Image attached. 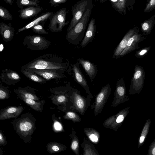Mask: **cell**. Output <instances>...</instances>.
<instances>
[{"label":"cell","mask_w":155,"mask_h":155,"mask_svg":"<svg viewBox=\"0 0 155 155\" xmlns=\"http://www.w3.org/2000/svg\"><path fill=\"white\" fill-rule=\"evenodd\" d=\"M69 67V62L58 55L44 54L23 66L25 69H54L64 72Z\"/></svg>","instance_id":"1"},{"label":"cell","mask_w":155,"mask_h":155,"mask_svg":"<svg viewBox=\"0 0 155 155\" xmlns=\"http://www.w3.org/2000/svg\"><path fill=\"white\" fill-rule=\"evenodd\" d=\"M10 123L17 134L24 142L26 143L30 141L35 129V123L30 113L23 114Z\"/></svg>","instance_id":"2"},{"label":"cell","mask_w":155,"mask_h":155,"mask_svg":"<svg viewBox=\"0 0 155 155\" xmlns=\"http://www.w3.org/2000/svg\"><path fill=\"white\" fill-rule=\"evenodd\" d=\"M93 8L91 4L75 26L67 31L66 39L70 44L78 45L81 43L84 35L85 29Z\"/></svg>","instance_id":"3"},{"label":"cell","mask_w":155,"mask_h":155,"mask_svg":"<svg viewBox=\"0 0 155 155\" xmlns=\"http://www.w3.org/2000/svg\"><path fill=\"white\" fill-rule=\"evenodd\" d=\"M68 12L65 8H63L53 12L49 18L50 22L48 29L53 32L61 31L64 27L67 25L69 21H66Z\"/></svg>","instance_id":"4"},{"label":"cell","mask_w":155,"mask_h":155,"mask_svg":"<svg viewBox=\"0 0 155 155\" xmlns=\"http://www.w3.org/2000/svg\"><path fill=\"white\" fill-rule=\"evenodd\" d=\"M134 70L129 91L130 95L139 94L143 86L145 78V72L142 66L136 65Z\"/></svg>","instance_id":"5"},{"label":"cell","mask_w":155,"mask_h":155,"mask_svg":"<svg viewBox=\"0 0 155 155\" xmlns=\"http://www.w3.org/2000/svg\"><path fill=\"white\" fill-rule=\"evenodd\" d=\"M23 43L27 48L33 50H45L51 44V42L45 37L39 35L26 36Z\"/></svg>","instance_id":"6"},{"label":"cell","mask_w":155,"mask_h":155,"mask_svg":"<svg viewBox=\"0 0 155 155\" xmlns=\"http://www.w3.org/2000/svg\"><path fill=\"white\" fill-rule=\"evenodd\" d=\"M91 0H81L72 5L71 9L72 18L68 28L67 31L77 24L91 4Z\"/></svg>","instance_id":"7"},{"label":"cell","mask_w":155,"mask_h":155,"mask_svg":"<svg viewBox=\"0 0 155 155\" xmlns=\"http://www.w3.org/2000/svg\"><path fill=\"white\" fill-rule=\"evenodd\" d=\"M111 91L109 84L102 86L96 96L95 101L92 105L94 113L97 115L101 113L109 98Z\"/></svg>","instance_id":"8"},{"label":"cell","mask_w":155,"mask_h":155,"mask_svg":"<svg viewBox=\"0 0 155 155\" xmlns=\"http://www.w3.org/2000/svg\"><path fill=\"white\" fill-rule=\"evenodd\" d=\"M130 107H128L123 109L107 119L103 123L104 127L117 131L121 126L122 122L128 114Z\"/></svg>","instance_id":"9"},{"label":"cell","mask_w":155,"mask_h":155,"mask_svg":"<svg viewBox=\"0 0 155 155\" xmlns=\"http://www.w3.org/2000/svg\"><path fill=\"white\" fill-rule=\"evenodd\" d=\"M129 98L126 95L125 81L122 78L117 81L114 93V96L111 106L117 107L118 105L128 101Z\"/></svg>","instance_id":"10"},{"label":"cell","mask_w":155,"mask_h":155,"mask_svg":"<svg viewBox=\"0 0 155 155\" xmlns=\"http://www.w3.org/2000/svg\"><path fill=\"white\" fill-rule=\"evenodd\" d=\"M47 80L62 78L65 76L64 72L54 69H25Z\"/></svg>","instance_id":"11"},{"label":"cell","mask_w":155,"mask_h":155,"mask_svg":"<svg viewBox=\"0 0 155 155\" xmlns=\"http://www.w3.org/2000/svg\"><path fill=\"white\" fill-rule=\"evenodd\" d=\"M24 109L21 106H10L4 107L0 110V120L18 117Z\"/></svg>","instance_id":"12"},{"label":"cell","mask_w":155,"mask_h":155,"mask_svg":"<svg viewBox=\"0 0 155 155\" xmlns=\"http://www.w3.org/2000/svg\"><path fill=\"white\" fill-rule=\"evenodd\" d=\"M146 39L142 34L136 33L128 40L127 45L120 54V57L123 56L132 51L139 48V43Z\"/></svg>","instance_id":"13"},{"label":"cell","mask_w":155,"mask_h":155,"mask_svg":"<svg viewBox=\"0 0 155 155\" xmlns=\"http://www.w3.org/2000/svg\"><path fill=\"white\" fill-rule=\"evenodd\" d=\"M73 73V77L75 81L86 91L90 95L91 97L92 96L91 93L89 89V87L87 81L81 72L80 67L78 62L74 64H71Z\"/></svg>","instance_id":"14"},{"label":"cell","mask_w":155,"mask_h":155,"mask_svg":"<svg viewBox=\"0 0 155 155\" xmlns=\"http://www.w3.org/2000/svg\"><path fill=\"white\" fill-rule=\"evenodd\" d=\"M139 30L135 28L128 30L114 51L113 58L118 59L126 47L129 39L134 35L138 33Z\"/></svg>","instance_id":"15"},{"label":"cell","mask_w":155,"mask_h":155,"mask_svg":"<svg viewBox=\"0 0 155 155\" xmlns=\"http://www.w3.org/2000/svg\"><path fill=\"white\" fill-rule=\"evenodd\" d=\"M78 61L89 77L91 82H92L98 72L97 65L89 60L83 58H79Z\"/></svg>","instance_id":"16"},{"label":"cell","mask_w":155,"mask_h":155,"mask_svg":"<svg viewBox=\"0 0 155 155\" xmlns=\"http://www.w3.org/2000/svg\"><path fill=\"white\" fill-rule=\"evenodd\" d=\"M95 20L93 18H92L88 24L84 36L81 43V47L82 48L84 47L91 42L95 36Z\"/></svg>","instance_id":"17"},{"label":"cell","mask_w":155,"mask_h":155,"mask_svg":"<svg viewBox=\"0 0 155 155\" xmlns=\"http://www.w3.org/2000/svg\"><path fill=\"white\" fill-rule=\"evenodd\" d=\"M15 32V29L10 23L0 22V34L5 41H10L13 39Z\"/></svg>","instance_id":"18"},{"label":"cell","mask_w":155,"mask_h":155,"mask_svg":"<svg viewBox=\"0 0 155 155\" xmlns=\"http://www.w3.org/2000/svg\"><path fill=\"white\" fill-rule=\"evenodd\" d=\"M42 7L38 6H29L23 8L19 11V17L22 19H26L33 17L40 13Z\"/></svg>","instance_id":"19"},{"label":"cell","mask_w":155,"mask_h":155,"mask_svg":"<svg viewBox=\"0 0 155 155\" xmlns=\"http://www.w3.org/2000/svg\"><path fill=\"white\" fill-rule=\"evenodd\" d=\"M72 98L76 109L81 114H84L86 107V101L76 91L73 93Z\"/></svg>","instance_id":"20"},{"label":"cell","mask_w":155,"mask_h":155,"mask_svg":"<svg viewBox=\"0 0 155 155\" xmlns=\"http://www.w3.org/2000/svg\"><path fill=\"white\" fill-rule=\"evenodd\" d=\"M53 12H48L44 14L24 26L19 28L18 30V32H20L22 31L31 28L34 26L39 24L40 23H44L49 18L50 16Z\"/></svg>","instance_id":"21"},{"label":"cell","mask_w":155,"mask_h":155,"mask_svg":"<svg viewBox=\"0 0 155 155\" xmlns=\"http://www.w3.org/2000/svg\"><path fill=\"white\" fill-rule=\"evenodd\" d=\"M84 132L89 139L94 143L98 144L100 141V133L95 129L91 128H86Z\"/></svg>","instance_id":"22"},{"label":"cell","mask_w":155,"mask_h":155,"mask_svg":"<svg viewBox=\"0 0 155 155\" xmlns=\"http://www.w3.org/2000/svg\"><path fill=\"white\" fill-rule=\"evenodd\" d=\"M21 72L29 80L41 84L45 83L47 81L40 76L25 69H21Z\"/></svg>","instance_id":"23"},{"label":"cell","mask_w":155,"mask_h":155,"mask_svg":"<svg viewBox=\"0 0 155 155\" xmlns=\"http://www.w3.org/2000/svg\"><path fill=\"white\" fill-rule=\"evenodd\" d=\"M14 92L17 95L22 96L25 98L37 101L39 100L38 98L35 94L29 91L27 87L22 88L19 87L17 89L14 90Z\"/></svg>","instance_id":"24"},{"label":"cell","mask_w":155,"mask_h":155,"mask_svg":"<svg viewBox=\"0 0 155 155\" xmlns=\"http://www.w3.org/2000/svg\"><path fill=\"white\" fill-rule=\"evenodd\" d=\"M150 124L151 120L148 119L146 120L141 133L138 144V148L143 143L148 134Z\"/></svg>","instance_id":"25"},{"label":"cell","mask_w":155,"mask_h":155,"mask_svg":"<svg viewBox=\"0 0 155 155\" xmlns=\"http://www.w3.org/2000/svg\"><path fill=\"white\" fill-rule=\"evenodd\" d=\"M18 98L22 100L26 104L36 111H40L41 110L40 103L37 102L35 101L26 98L23 96L18 95Z\"/></svg>","instance_id":"26"},{"label":"cell","mask_w":155,"mask_h":155,"mask_svg":"<svg viewBox=\"0 0 155 155\" xmlns=\"http://www.w3.org/2000/svg\"><path fill=\"white\" fill-rule=\"evenodd\" d=\"M64 148L63 145L56 142L49 143L47 145V149L51 153L60 152L64 150Z\"/></svg>","instance_id":"27"},{"label":"cell","mask_w":155,"mask_h":155,"mask_svg":"<svg viewBox=\"0 0 155 155\" xmlns=\"http://www.w3.org/2000/svg\"><path fill=\"white\" fill-rule=\"evenodd\" d=\"M5 76L8 81H11V85L17 82L21 79L20 75L17 72L10 70L6 71Z\"/></svg>","instance_id":"28"},{"label":"cell","mask_w":155,"mask_h":155,"mask_svg":"<svg viewBox=\"0 0 155 155\" xmlns=\"http://www.w3.org/2000/svg\"><path fill=\"white\" fill-rule=\"evenodd\" d=\"M154 22L152 21H146L141 24V30L144 35H148L153 28Z\"/></svg>","instance_id":"29"},{"label":"cell","mask_w":155,"mask_h":155,"mask_svg":"<svg viewBox=\"0 0 155 155\" xmlns=\"http://www.w3.org/2000/svg\"><path fill=\"white\" fill-rule=\"evenodd\" d=\"M16 4L17 6L21 9L26 6H38V3L32 0H17Z\"/></svg>","instance_id":"30"},{"label":"cell","mask_w":155,"mask_h":155,"mask_svg":"<svg viewBox=\"0 0 155 155\" xmlns=\"http://www.w3.org/2000/svg\"><path fill=\"white\" fill-rule=\"evenodd\" d=\"M99 154L93 144L86 143L84 147L83 155H99Z\"/></svg>","instance_id":"31"},{"label":"cell","mask_w":155,"mask_h":155,"mask_svg":"<svg viewBox=\"0 0 155 155\" xmlns=\"http://www.w3.org/2000/svg\"><path fill=\"white\" fill-rule=\"evenodd\" d=\"M0 18L5 21H11L13 18L8 9L0 5Z\"/></svg>","instance_id":"32"},{"label":"cell","mask_w":155,"mask_h":155,"mask_svg":"<svg viewBox=\"0 0 155 155\" xmlns=\"http://www.w3.org/2000/svg\"><path fill=\"white\" fill-rule=\"evenodd\" d=\"M64 119L71 120L74 122H79L81 120V118L77 114L75 113L69 111L66 113L64 116Z\"/></svg>","instance_id":"33"},{"label":"cell","mask_w":155,"mask_h":155,"mask_svg":"<svg viewBox=\"0 0 155 155\" xmlns=\"http://www.w3.org/2000/svg\"><path fill=\"white\" fill-rule=\"evenodd\" d=\"M151 46L146 47L136 51L135 56L137 58H143L145 56L151 49Z\"/></svg>","instance_id":"34"},{"label":"cell","mask_w":155,"mask_h":155,"mask_svg":"<svg viewBox=\"0 0 155 155\" xmlns=\"http://www.w3.org/2000/svg\"><path fill=\"white\" fill-rule=\"evenodd\" d=\"M71 148L76 155L78 154L79 151V142L78 138L75 137L72 140Z\"/></svg>","instance_id":"35"},{"label":"cell","mask_w":155,"mask_h":155,"mask_svg":"<svg viewBox=\"0 0 155 155\" xmlns=\"http://www.w3.org/2000/svg\"><path fill=\"white\" fill-rule=\"evenodd\" d=\"M31 28L33 31L38 34L45 35L48 33L40 24L34 26Z\"/></svg>","instance_id":"36"},{"label":"cell","mask_w":155,"mask_h":155,"mask_svg":"<svg viewBox=\"0 0 155 155\" xmlns=\"http://www.w3.org/2000/svg\"><path fill=\"white\" fill-rule=\"evenodd\" d=\"M67 99L64 95H58L54 96L52 99L53 102L56 104H61L67 101Z\"/></svg>","instance_id":"37"},{"label":"cell","mask_w":155,"mask_h":155,"mask_svg":"<svg viewBox=\"0 0 155 155\" xmlns=\"http://www.w3.org/2000/svg\"><path fill=\"white\" fill-rule=\"evenodd\" d=\"M9 97V91L7 88L0 87V100L7 99Z\"/></svg>","instance_id":"38"},{"label":"cell","mask_w":155,"mask_h":155,"mask_svg":"<svg viewBox=\"0 0 155 155\" xmlns=\"http://www.w3.org/2000/svg\"><path fill=\"white\" fill-rule=\"evenodd\" d=\"M67 0H50L49 3L51 6L56 7L59 5L60 4L65 3Z\"/></svg>","instance_id":"39"},{"label":"cell","mask_w":155,"mask_h":155,"mask_svg":"<svg viewBox=\"0 0 155 155\" xmlns=\"http://www.w3.org/2000/svg\"><path fill=\"white\" fill-rule=\"evenodd\" d=\"M126 0H118L117 2L115 3V6L120 10H122L124 8Z\"/></svg>","instance_id":"40"},{"label":"cell","mask_w":155,"mask_h":155,"mask_svg":"<svg viewBox=\"0 0 155 155\" xmlns=\"http://www.w3.org/2000/svg\"><path fill=\"white\" fill-rule=\"evenodd\" d=\"M148 155H155V139L149 146Z\"/></svg>","instance_id":"41"},{"label":"cell","mask_w":155,"mask_h":155,"mask_svg":"<svg viewBox=\"0 0 155 155\" xmlns=\"http://www.w3.org/2000/svg\"><path fill=\"white\" fill-rule=\"evenodd\" d=\"M7 143L6 137L2 131L0 130V145L5 146Z\"/></svg>","instance_id":"42"},{"label":"cell","mask_w":155,"mask_h":155,"mask_svg":"<svg viewBox=\"0 0 155 155\" xmlns=\"http://www.w3.org/2000/svg\"><path fill=\"white\" fill-rule=\"evenodd\" d=\"M155 0H150L147 6L145 9V11H147L148 10L151 9L153 7H155Z\"/></svg>","instance_id":"43"},{"label":"cell","mask_w":155,"mask_h":155,"mask_svg":"<svg viewBox=\"0 0 155 155\" xmlns=\"http://www.w3.org/2000/svg\"><path fill=\"white\" fill-rule=\"evenodd\" d=\"M54 126L55 129L57 130H60L61 129V125L58 121H56L55 122Z\"/></svg>","instance_id":"44"},{"label":"cell","mask_w":155,"mask_h":155,"mask_svg":"<svg viewBox=\"0 0 155 155\" xmlns=\"http://www.w3.org/2000/svg\"><path fill=\"white\" fill-rule=\"evenodd\" d=\"M6 3L10 5H12L13 4L14 2V0H2Z\"/></svg>","instance_id":"45"},{"label":"cell","mask_w":155,"mask_h":155,"mask_svg":"<svg viewBox=\"0 0 155 155\" xmlns=\"http://www.w3.org/2000/svg\"><path fill=\"white\" fill-rule=\"evenodd\" d=\"M3 154V152L1 147H0V155H2Z\"/></svg>","instance_id":"46"},{"label":"cell","mask_w":155,"mask_h":155,"mask_svg":"<svg viewBox=\"0 0 155 155\" xmlns=\"http://www.w3.org/2000/svg\"><path fill=\"white\" fill-rule=\"evenodd\" d=\"M111 0L113 2H116V3L118 1V0Z\"/></svg>","instance_id":"47"},{"label":"cell","mask_w":155,"mask_h":155,"mask_svg":"<svg viewBox=\"0 0 155 155\" xmlns=\"http://www.w3.org/2000/svg\"><path fill=\"white\" fill-rule=\"evenodd\" d=\"M32 0L35 1L36 2H37V3H39V0Z\"/></svg>","instance_id":"48"}]
</instances>
